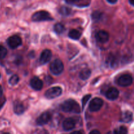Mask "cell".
I'll use <instances>...</instances> for the list:
<instances>
[{
    "label": "cell",
    "mask_w": 134,
    "mask_h": 134,
    "mask_svg": "<svg viewBox=\"0 0 134 134\" xmlns=\"http://www.w3.org/2000/svg\"><path fill=\"white\" fill-rule=\"evenodd\" d=\"M60 108L63 111L66 113H80L81 108L77 102L73 99H69L65 101L60 105Z\"/></svg>",
    "instance_id": "6da1fadb"
},
{
    "label": "cell",
    "mask_w": 134,
    "mask_h": 134,
    "mask_svg": "<svg viewBox=\"0 0 134 134\" xmlns=\"http://www.w3.org/2000/svg\"><path fill=\"white\" fill-rule=\"evenodd\" d=\"M50 70L52 74L55 75H60L64 71V64L63 62L59 59L54 60L51 64L50 66Z\"/></svg>",
    "instance_id": "7a4b0ae2"
},
{
    "label": "cell",
    "mask_w": 134,
    "mask_h": 134,
    "mask_svg": "<svg viewBox=\"0 0 134 134\" xmlns=\"http://www.w3.org/2000/svg\"><path fill=\"white\" fill-rule=\"evenodd\" d=\"M31 18L34 22H41V21H48L53 20L51 14L48 12L44 11V10L36 12L33 14Z\"/></svg>",
    "instance_id": "3957f363"
},
{
    "label": "cell",
    "mask_w": 134,
    "mask_h": 134,
    "mask_svg": "<svg viewBox=\"0 0 134 134\" xmlns=\"http://www.w3.org/2000/svg\"><path fill=\"white\" fill-rule=\"evenodd\" d=\"M62 93V89L59 86L52 87L47 90L45 92V97L48 99H54L59 97Z\"/></svg>",
    "instance_id": "277c9868"
},
{
    "label": "cell",
    "mask_w": 134,
    "mask_h": 134,
    "mask_svg": "<svg viewBox=\"0 0 134 134\" xmlns=\"http://www.w3.org/2000/svg\"><path fill=\"white\" fill-rule=\"evenodd\" d=\"M118 85L122 87L130 86L133 82V78L129 74H124L120 76L118 79Z\"/></svg>",
    "instance_id": "5b68a950"
},
{
    "label": "cell",
    "mask_w": 134,
    "mask_h": 134,
    "mask_svg": "<svg viewBox=\"0 0 134 134\" xmlns=\"http://www.w3.org/2000/svg\"><path fill=\"white\" fill-rule=\"evenodd\" d=\"M103 104V101L99 98H95L90 102L89 104V109L90 111L96 112L100 109Z\"/></svg>",
    "instance_id": "8992f818"
},
{
    "label": "cell",
    "mask_w": 134,
    "mask_h": 134,
    "mask_svg": "<svg viewBox=\"0 0 134 134\" xmlns=\"http://www.w3.org/2000/svg\"><path fill=\"white\" fill-rule=\"evenodd\" d=\"M7 44L13 49L16 48L22 44V39L17 35H13L7 39Z\"/></svg>",
    "instance_id": "52a82bcc"
},
{
    "label": "cell",
    "mask_w": 134,
    "mask_h": 134,
    "mask_svg": "<svg viewBox=\"0 0 134 134\" xmlns=\"http://www.w3.org/2000/svg\"><path fill=\"white\" fill-rule=\"evenodd\" d=\"M51 119V115L49 112H44L42 113L37 119L36 123L37 125L43 126L47 124Z\"/></svg>",
    "instance_id": "ba28073f"
},
{
    "label": "cell",
    "mask_w": 134,
    "mask_h": 134,
    "mask_svg": "<svg viewBox=\"0 0 134 134\" xmlns=\"http://www.w3.org/2000/svg\"><path fill=\"white\" fill-rule=\"evenodd\" d=\"M51 58H52V52L48 49L44 50L41 54L39 61L41 64H45L51 60Z\"/></svg>",
    "instance_id": "9c48e42d"
},
{
    "label": "cell",
    "mask_w": 134,
    "mask_h": 134,
    "mask_svg": "<svg viewBox=\"0 0 134 134\" xmlns=\"http://www.w3.org/2000/svg\"><path fill=\"white\" fill-rule=\"evenodd\" d=\"M96 38L97 41L99 43H105L108 41L109 36V34L107 31H104V30H101L97 33L96 35Z\"/></svg>",
    "instance_id": "30bf717a"
},
{
    "label": "cell",
    "mask_w": 134,
    "mask_h": 134,
    "mask_svg": "<svg viewBox=\"0 0 134 134\" xmlns=\"http://www.w3.org/2000/svg\"><path fill=\"white\" fill-rule=\"evenodd\" d=\"M106 98L110 100H115L117 99L119 96V92L116 88L111 87L107 90L105 93Z\"/></svg>",
    "instance_id": "8fae6325"
},
{
    "label": "cell",
    "mask_w": 134,
    "mask_h": 134,
    "mask_svg": "<svg viewBox=\"0 0 134 134\" xmlns=\"http://www.w3.org/2000/svg\"><path fill=\"white\" fill-rule=\"evenodd\" d=\"M75 120L72 118L66 119L63 122V128L65 131H70L75 127Z\"/></svg>",
    "instance_id": "7c38bea8"
},
{
    "label": "cell",
    "mask_w": 134,
    "mask_h": 134,
    "mask_svg": "<svg viewBox=\"0 0 134 134\" xmlns=\"http://www.w3.org/2000/svg\"><path fill=\"white\" fill-rule=\"evenodd\" d=\"M30 86L33 89L35 90H40L43 88V83L41 80L38 77H34L30 81Z\"/></svg>",
    "instance_id": "4fadbf2b"
},
{
    "label": "cell",
    "mask_w": 134,
    "mask_h": 134,
    "mask_svg": "<svg viewBox=\"0 0 134 134\" xmlns=\"http://www.w3.org/2000/svg\"><path fill=\"white\" fill-rule=\"evenodd\" d=\"M13 109H14V112L16 115H21L24 112V107L23 104L19 101H16L14 102Z\"/></svg>",
    "instance_id": "5bb4252c"
},
{
    "label": "cell",
    "mask_w": 134,
    "mask_h": 134,
    "mask_svg": "<svg viewBox=\"0 0 134 134\" xmlns=\"http://www.w3.org/2000/svg\"><path fill=\"white\" fill-rule=\"evenodd\" d=\"M133 119V113L129 111H126L123 113L121 115L120 121L123 122L128 123L131 122Z\"/></svg>",
    "instance_id": "9a60e30c"
},
{
    "label": "cell",
    "mask_w": 134,
    "mask_h": 134,
    "mask_svg": "<svg viewBox=\"0 0 134 134\" xmlns=\"http://www.w3.org/2000/svg\"><path fill=\"white\" fill-rule=\"evenodd\" d=\"M91 75V71L88 68H85L82 69L79 73V77L83 81L87 80Z\"/></svg>",
    "instance_id": "2e32d148"
},
{
    "label": "cell",
    "mask_w": 134,
    "mask_h": 134,
    "mask_svg": "<svg viewBox=\"0 0 134 134\" xmlns=\"http://www.w3.org/2000/svg\"><path fill=\"white\" fill-rule=\"evenodd\" d=\"M69 37L74 40H78L81 36V34L79 31L77 30H71L68 34Z\"/></svg>",
    "instance_id": "e0dca14e"
},
{
    "label": "cell",
    "mask_w": 134,
    "mask_h": 134,
    "mask_svg": "<svg viewBox=\"0 0 134 134\" xmlns=\"http://www.w3.org/2000/svg\"><path fill=\"white\" fill-rule=\"evenodd\" d=\"M54 29V31H56V34H61L64 32V29L65 28H64V25L60 23H58L56 24H55Z\"/></svg>",
    "instance_id": "ac0fdd59"
},
{
    "label": "cell",
    "mask_w": 134,
    "mask_h": 134,
    "mask_svg": "<svg viewBox=\"0 0 134 134\" xmlns=\"http://www.w3.org/2000/svg\"><path fill=\"white\" fill-rule=\"evenodd\" d=\"M115 134H128V129L125 126H120L114 131Z\"/></svg>",
    "instance_id": "d6986e66"
},
{
    "label": "cell",
    "mask_w": 134,
    "mask_h": 134,
    "mask_svg": "<svg viewBox=\"0 0 134 134\" xmlns=\"http://www.w3.org/2000/svg\"><path fill=\"white\" fill-rule=\"evenodd\" d=\"M60 13L64 16H68L71 13V9L67 7H62L59 10Z\"/></svg>",
    "instance_id": "ffe728a7"
},
{
    "label": "cell",
    "mask_w": 134,
    "mask_h": 134,
    "mask_svg": "<svg viewBox=\"0 0 134 134\" xmlns=\"http://www.w3.org/2000/svg\"><path fill=\"white\" fill-rule=\"evenodd\" d=\"M18 81H19V77H18V76L17 75H13L10 77L9 82L10 83V85H15L18 83Z\"/></svg>",
    "instance_id": "44dd1931"
},
{
    "label": "cell",
    "mask_w": 134,
    "mask_h": 134,
    "mask_svg": "<svg viewBox=\"0 0 134 134\" xmlns=\"http://www.w3.org/2000/svg\"><path fill=\"white\" fill-rule=\"evenodd\" d=\"M7 54V51L3 46L0 45V60L5 58Z\"/></svg>",
    "instance_id": "7402d4cb"
},
{
    "label": "cell",
    "mask_w": 134,
    "mask_h": 134,
    "mask_svg": "<svg viewBox=\"0 0 134 134\" xmlns=\"http://www.w3.org/2000/svg\"><path fill=\"white\" fill-rule=\"evenodd\" d=\"M91 96H92L90 95V94H87V95L85 96L82 98V109L85 108V105H86L87 102H88L89 99H90Z\"/></svg>",
    "instance_id": "603a6c76"
},
{
    "label": "cell",
    "mask_w": 134,
    "mask_h": 134,
    "mask_svg": "<svg viewBox=\"0 0 134 134\" xmlns=\"http://www.w3.org/2000/svg\"><path fill=\"white\" fill-rule=\"evenodd\" d=\"M102 15V14L100 12L95 11L92 13V19L94 20H98L101 18Z\"/></svg>",
    "instance_id": "cb8c5ba5"
},
{
    "label": "cell",
    "mask_w": 134,
    "mask_h": 134,
    "mask_svg": "<svg viewBox=\"0 0 134 134\" xmlns=\"http://www.w3.org/2000/svg\"><path fill=\"white\" fill-rule=\"evenodd\" d=\"M5 102H6V99H5V97L4 96L0 97V110H1V108L4 106Z\"/></svg>",
    "instance_id": "d4e9b609"
},
{
    "label": "cell",
    "mask_w": 134,
    "mask_h": 134,
    "mask_svg": "<svg viewBox=\"0 0 134 134\" xmlns=\"http://www.w3.org/2000/svg\"><path fill=\"white\" fill-rule=\"evenodd\" d=\"M80 0H66L67 2H68V3H70V4L75 3H77Z\"/></svg>",
    "instance_id": "484cf974"
},
{
    "label": "cell",
    "mask_w": 134,
    "mask_h": 134,
    "mask_svg": "<svg viewBox=\"0 0 134 134\" xmlns=\"http://www.w3.org/2000/svg\"><path fill=\"white\" fill-rule=\"evenodd\" d=\"M89 134H101V133L98 130H95L92 131V132H90V133Z\"/></svg>",
    "instance_id": "4316f807"
},
{
    "label": "cell",
    "mask_w": 134,
    "mask_h": 134,
    "mask_svg": "<svg viewBox=\"0 0 134 134\" xmlns=\"http://www.w3.org/2000/svg\"><path fill=\"white\" fill-rule=\"evenodd\" d=\"M107 1H108L109 3H110L114 4L117 1V0H107Z\"/></svg>",
    "instance_id": "83f0119b"
},
{
    "label": "cell",
    "mask_w": 134,
    "mask_h": 134,
    "mask_svg": "<svg viewBox=\"0 0 134 134\" xmlns=\"http://www.w3.org/2000/svg\"><path fill=\"white\" fill-rule=\"evenodd\" d=\"M71 134H83L81 131H75V132H72Z\"/></svg>",
    "instance_id": "f1b7e54d"
},
{
    "label": "cell",
    "mask_w": 134,
    "mask_h": 134,
    "mask_svg": "<svg viewBox=\"0 0 134 134\" xmlns=\"http://www.w3.org/2000/svg\"><path fill=\"white\" fill-rule=\"evenodd\" d=\"M2 94H3V89H2V87L0 86V97L2 96Z\"/></svg>",
    "instance_id": "f546056e"
},
{
    "label": "cell",
    "mask_w": 134,
    "mask_h": 134,
    "mask_svg": "<svg viewBox=\"0 0 134 134\" xmlns=\"http://www.w3.org/2000/svg\"><path fill=\"white\" fill-rule=\"evenodd\" d=\"M130 1V3L131 4V5H132L133 6H134V0H129Z\"/></svg>",
    "instance_id": "4dcf8cb0"
},
{
    "label": "cell",
    "mask_w": 134,
    "mask_h": 134,
    "mask_svg": "<svg viewBox=\"0 0 134 134\" xmlns=\"http://www.w3.org/2000/svg\"><path fill=\"white\" fill-rule=\"evenodd\" d=\"M3 134H10V133H3Z\"/></svg>",
    "instance_id": "1f68e13d"
},
{
    "label": "cell",
    "mask_w": 134,
    "mask_h": 134,
    "mask_svg": "<svg viewBox=\"0 0 134 134\" xmlns=\"http://www.w3.org/2000/svg\"><path fill=\"white\" fill-rule=\"evenodd\" d=\"M0 78H1V74H0Z\"/></svg>",
    "instance_id": "d6a6232c"
}]
</instances>
